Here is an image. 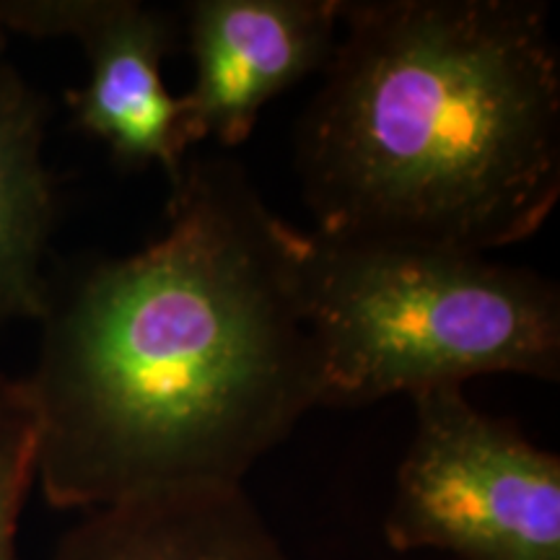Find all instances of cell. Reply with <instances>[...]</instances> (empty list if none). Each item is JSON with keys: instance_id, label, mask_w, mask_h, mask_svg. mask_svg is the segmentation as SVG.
<instances>
[{"instance_id": "obj_3", "label": "cell", "mask_w": 560, "mask_h": 560, "mask_svg": "<svg viewBox=\"0 0 560 560\" xmlns=\"http://www.w3.org/2000/svg\"><path fill=\"white\" fill-rule=\"evenodd\" d=\"M296 276L319 408L465 387L486 374L560 380V291L535 270L299 231Z\"/></svg>"}, {"instance_id": "obj_6", "label": "cell", "mask_w": 560, "mask_h": 560, "mask_svg": "<svg viewBox=\"0 0 560 560\" xmlns=\"http://www.w3.org/2000/svg\"><path fill=\"white\" fill-rule=\"evenodd\" d=\"M179 16L195 62L182 96L187 145L234 149L276 96L327 68L340 0H190Z\"/></svg>"}, {"instance_id": "obj_7", "label": "cell", "mask_w": 560, "mask_h": 560, "mask_svg": "<svg viewBox=\"0 0 560 560\" xmlns=\"http://www.w3.org/2000/svg\"><path fill=\"white\" fill-rule=\"evenodd\" d=\"M52 560L291 558L242 486H195L86 511Z\"/></svg>"}, {"instance_id": "obj_10", "label": "cell", "mask_w": 560, "mask_h": 560, "mask_svg": "<svg viewBox=\"0 0 560 560\" xmlns=\"http://www.w3.org/2000/svg\"><path fill=\"white\" fill-rule=\"evenodd\" d=\"M9 37H11V34L5 32L3 16H0V60H3V52H5V45H9Z\"/></svg>"}, {"instance_id": "obj_4", "label": "cell", "mask_w": 560, "mask_h": 560, "mask_svg": "<svg viewBox=\"0 0 560 560\" xmlns=\"http://www.w3.org/2000/svg\"><path fill=\"white\" fill-rule=\"evenodd\" d=\"M416 429L384 537L397 552L560 560V457L475 408L465 387L410 397Z\"/></svg>"}, {"instance_id": "obj_5", "label": "cell", "mask_w": 560, "mask_h": 560, "mask_svg": "<svg viewBox=\"0 0 560 560\" xmlns=\"http://www.w3.org/2000/svg\"><path fill=\"white\" fill-rule=\"evenodd\" d=\"M5 32L68 37L81 45L89 79L68 91L75 128L100 140L117 166H159L170 185L187 161L182 96L164 83L177 45L172 13L140 0H0Z\"/></svg>"}, {"instance_id": "obj_2", "label": "cell", "mask_w": 560, "mask_h": 560, "mask_svg": "<svg viewBox=\"0 0 560 560\" xmlns=\"http://www.w3.org/2000/svg\"><path fill=\"white\" fill-rule=\"evenodd\" d=\"M317 234L488 255L560 198V55L537 0H340L301 117Z\"/></svg>"}, {"instance_id": "obj_9", "label": "cell", "mask_w": 560, "mask_h": 560, "mask_svg": "<svg viewBox=\"0 0 560 560\" xmlns=\"http://www.w3.org/2000/svg\"><path fill=\"white\" fill-rule=\"evenodd\" d=\"M39 431L24 380L0 371V560H24L21 514L37 486Z\"/></svg>"}, {"instance_id": "obj_8", "label": "cell", "mask_w": 560, "mask_h": 560, "mask_svg": "<svg viewBox=\"0 0 560 560\" xmlns=\"http://www.w3.org/2000/svg\"><path fill=\"white\" fill-rule=\"evenodd\" d=\"M47 100L0 60V322H39L50 299L55 187L45 161Z\"/></svg>"}, {"instance_id": "obj_1", "label": "cell", "mask_w": 560, "mask_h": 560, "mask_svg": "<svg viewBox=\"0 0 560 560\" xmlns=\"http://www.w3.org/2000/svg\"><path fill=\"white\" fill-rule=\"evenodd\" d=\"M170 187L156 242L50 285L24 382L55 509L242 486L319 408L299 231L234 159L187 156Z\"/></svg>"}]
</instances>
